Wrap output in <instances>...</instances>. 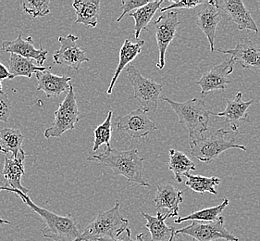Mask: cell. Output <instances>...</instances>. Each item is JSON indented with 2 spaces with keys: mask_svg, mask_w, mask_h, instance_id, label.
I'll return each mask as SVG.
<instances>
[{
  "mask_svg": "<svg viewBox=\"0 0 260 241\" xmlns=\"http://www.w3.org/2000/svg\"><path fill=\"white\" fill-rule=\"evenodd\" d=\"M26 158V153L21 152L17 157L10 158L5 156V163L3 168V177L6 181L7 188L20 190L22 193L27 194L29 189H25L21 185V178L25 173L24 171V160Z\"/></svg>",
  "mask_w": 260,
  "mask_h": 241,
  "instance_id": "obj_19",
  "label": "cell"
},
{
  "mask_svg": "<svg viewBox=\"0 0 260 241\" xmlns=\"http://www.w3.org/2000/svg\"><path fill=\"white\" fill-rule=\"evenodd\" d=\"M87 161H96L110 168L115 175H122L131 183L141 187H150L144 177V158L140 157L136 148L120 152L112 147L100 153L92 155Z\"/></svg>",
  "mask_w": 260,
  "mask_h": 241,
  "instance_id": "obj_2",
  "label": "cell"
},
{
  "mask_svg": "<svg viewBox=\"0 0 260 241\" xmlns=\"http://www.w3.org/2000/svg\"><path fill=\"white\" fill-rule=\"evenodd\" d=\"M208 1L204 0H180V1H173L171 6H168L165 8H160V12H166V11H171L174 9H192L198 6L205 5L207 4Z\"/></svg>",
  "mask_w": 260,
  "mask_h": 241,
  "instance_id": "obj_32",
  "label": "cell"
},
{
  "mask_svg": "<svg viewBox=\"0 0 260 241\" xmlns=\"http://www.w3.org/2000/svg\"><path fill=\"white\" fill-rule=\"evenodd\" d=\"M141 215L146 218L145 226L150 233L151 241H176V229L172 226H168L165 223L166 214L158 212L156 216H153L141 210Z\"/></svg>",
  "mask_w": 260,
  "mask_h": 241,
  "instance_id": "obj_21",
  "label": "cell"
},
{
  "mask_svg": "<svg viewBox=\"0 0 260 241\" xmlns=\"http://www.w3.org/2000/svg\"><path fill=\"white\" fill-rule=\"evenodd\" d=\"M2 91V84H1V81H0V92Z\"/></svg>",
  "mask_w": 260,
  "mask_h": 241,
  "instance_id": "obj_39",
  "label": "cell"
},
{
  "mask_svg": "<svg viewBox=\"0 0 260 241\" xmlns=\"http://www.w3.org/2000/svg\"><path fill=\"white\" fill-rule=\"evenodd\" d=\"M80 118L78 104L74 94L73 84L70 85V89L65 99L59 104L55 111V119L53 126L44 132V136L47 139L51 137H59L65 132L72 131Z\"/></svg>",
  "mask_w": 260,
  "mask_h": 241,
  "instance_id": "obj_7",
  "label": "cell"
},
{
  "mask_svg": "<svg viewBox=\"0 0 260 241\" xmlns=\"http://www.w3.org/2000/svg\"><path fill=\"white\" fill-rule=\"evenodd\" d=\"M22 10L32 19L44 17L50 13L48 0H24L22 1Z\"/></svg>",
  "mask_w": 260,
  "mask_h": 241,
  "instance_id": "obj_31",
  "label": "cell"
},
{
  "mask_svg": "<svg viewBox=\"0 0 260 241\" xmlns=\"http://www.w3.org/2000/svg\"><path fill=\"white\" fill-rule=\"evenodd\" d=\"M216 51L231 55L235 63H239L242 68L259 69L260 47L248 38H243L232 49H216Z\"/></svg>",
  "mask_w": 260,
  "mask_h": 241,
  "instance_id": "obj_14",
  "label": "cell"
},
{
  "mask_svg": "<svg viewBox=\"0 0 260 241\" xmlns=\"http://www.w3.org/2000/svg\"><path fill=\"white\" fill-rule=\"evenodd\" d=\"M162 100L166 101L176 113L179 124L187 130L189 140L203 136L204 133L208 131L210 115L213 112L206 108L203 100L191 99L185 102H176L167 97H163Z\"/></svg>",
  "mask_w": 260,
  "mask_h": 241,
  "instance_id": "obj_3",
  "label": "cell"
},
{
  "mask_svg": "<svg viewBox=\"0 0 260 241\" xmlns=\"http://www.w3.org/2000/svg\"><path fill=\"white\" fill-rule=\"evenodd\" d=\"M78 40V37L73 35L58 37V42L61 46L53 54L54 63L78 71L83 63L90 62L85 51L79 46Z\"/></svg>",
  "mask_w": 260,
  "mask_h": 241,
  "instance_id": "obj_12",
  "label": "cell"
},
{
  "mask_svg": "<svg viewBox=\"0 0 260 241\" xmlns=\"http://www.w3.org/2000/svg\"><path fill=\"white\" fill-rule=\"evenodd\" d=\"M11 102L7 93L3 91L0 92V122L8 123V120L11 116Z\"/></svg>",
  "mask_w": 260,
  "mask_h": 241,
  "instance_id": "obj_34",
  "label": "cell"
},
{
  "mask_svg": "<svg viewBox=\"0 0 260 241\" xmlns=\"http://www.w3.org/2000/svg\"><path fill=\"white\" fill-rule=\"evenodd\" d=\"M183 201L182 190H177L172 185L163 184L157 186L154 202L157 210L167 209V219L171 217H179L180 204Z\"/></svg>",
  "mask_w": 260,
  "mask_h": 241,
  "instance_id": "obj_18",
  "label": "cell"
},
{
  "mask_svg": "<svg viewBox=\"0 0 260 241\" xmlns=\"http://www.w3.org/2000/svg\"><path fill=\"white\" fill-rule=\"evenodd\" d=\"M120 202L116 201L111 209L100 213L73 241H99L104 237L119 236L129 226V220L120 215Z\"/></svg>",
  "mask_w": 260,
  "mask_h": 241,
  "instance_id": "obj_4",
  "label": "cell"
},
{
  "mask_svg": "<svg viewBox=\"0 0 260 241\" xmlns=\"http://www.w3.org/2000/svg\"><path fill=\"white\" fill-rule=\"evenodd\" d=\"M1 191L15 193L18 197H20L24 204H26L34 213L41 217L46 223V226L41 229L44 237L49 238L51 241H73L81 235L80 225L71 214L61 216L45 208H41L37 206L28 195L22 193L20 190L0 186V192Z\"/></svg>",
  "mask_w": 260,
  "mask_h": 241,
  "instance_id": "obj_1",
  "label": "cell"
},
{
  "mask_svg": "<svg viewBox=\"0 0 260 241\" xmlns=\"http://www.w3.org/2000/svg\"><path fill=\"white\" fill-rule=\"evenodd\" d=\"M144 45H145L144 40H138L136 43L131 42L129 39L125 40L122 47L120 48V59H119L118 67L116 68L114 75L111 79L109 89L107 91L108 94L110 95L112 93L113 87L121 72L131 62H133L140 54L141 49Z\"/></svg>",
  "mask_w": 260,
  "mask_h": 241,
  "instance_id": "obj_23",
  "label": "cell"
},
{
  "mask_svg": "<svg viewBox=\"0 0 260 241\" xmlns=\"http://www.w3.org/2000/svg\"><path fill=\"white\" fill-rule=\"evenodd\" d=\"M221 18L222 14L215 4V1H208V3L205 4L203 9H201L197 15V24L208 37L211 52H215L214 45L216 30L219 21H221Z\"/></svg>",
  "mask_w": 260,
  "mask_h": 241,
  "instance_id": "obj_17",
  "label": "cell"
},
{
  "mask_svg": "<svg viewBox=\"0 0 260 241\" xmlns=\"http://www.w3.org/2000/svg\"><path fill=\"white\" fill-rule=\"evenodd\" d=\"M230 200L226 197L220 204L214 206L211 208H206L203 210H197L185 217H178L174 220L175 224H181L186 221H199V222H215L219 218L220 214L225 210V208L229 205Z\"/></svg>",
  "mask_w": 260,
  "mask_h": 241,
  "instance_id": "obj_29",
  "label": "cell"
},
{
  "mask_svg": "<svg viewBox=\"0 0 260 241\" xmlns=\"http://www.w3.org/2000/svg\"><path fill=\"white\" fill-rule=\"evenodd\" d=\"M234 65V59L230 58L224 61L223 63L206 69L202 74V77L197 82V84L201 88L200 95L205 97L212 91L227 89L228 84H231L229 75L233 74Z\"/></svg>",
  "mask_w": 260,
  "mask_h": 241,
  "instance_id": "obj_10",
  "label": "cell"
},
{
  "mask_svg": "<svg viewBox=\"0 0 260 241\" xmlns=\"http://www.w3.org/2000/svg\"><path fill=\"white\" fill-rule=\"evenodd\" d=\"M116 127L118 131L129 135L133 139L144 138L157 129L155 123L143 109H136L127 115L119 116Z\"/></svg>",
  "mask_w": 260,
  "mask_h": 241,
  "instance_id": "obj_11",
  "label": "cell"
},
{
  "mask_svg": "<svg viewBox=\"0 0 260 241\" xmlns=\"http://www.w3.org/2000/svg\"><path fill=\"white\" fill-rule=\"evenodd\" d=\"M148 2L149 1H147V0H122L121 1L122 12L120 17L116 20V22H120L127 13H131L132 11L137 10L141 7L146 5Z\"/></svg>",
  "mask_w": 260,
  "mask_h": 241,
  "instance_id": "obj_33",
  "label": "cell"
},
{
  "mask_svg": "<svg viewBox=\"0 0 260 241\" xmlns=\"http://www.w3.org/2000/svg\"><path fill=\"white\" fill-rule=\"evenodd\" d=\"M168 165L177 183H182L183 176L196 170V164L186 154L173 148L169 152Z\"/></svg>",
  "mask_w": 260,
  "mask_h": 241,
  "instance_id": "obj_24",
  "label": "cell"
},
{
  "mask_svg": "<svg viewBox=\"0 0 260 241\" xmlns=\"http://www.w3.org/2000/svg\"><path fill=\"white\" fill-rule=\"evenodd\" d=\"M175 235H185L198 241H239L237 236L227 230L222 216H219V219L215 222L192 221L189 226L176 229Z\"/></svg>",
  "mask_w": 260,
  "mask_h": 241,
  "instance_id": "obj_8",
  "label": "cell"
},
{
  "mask_svg": "<svg viewBox=\"0 0 260 241\" xmlns=\"http://www.w3.org/2000/svg\"><path fill=\"white\" fill-rule=\"evenodd\" d=\"M230 131L220 128L209 136H201L189 140L190 153L204 163H211L219 157L220 154L230 148H238L246 152V147L235 144L234 138L227 140L225 137Z\"/></svg>",
  "mask_w": 260,
  "mask_h": 241,
  "instance_id": "obj_5",
  "label": "cell"
},
{
  "mask_svg": "<svg viewBox=\"0 0 260 241\" xmlns=\"http://www.w3.org/2000/svg\"><path fill=\"white\" fill-rule=\"evenodd\" d=\"M180 21L178 20L176 11L163 12L156 21L153 22V29L155 32L157 48H158V63L156 67L162 70L165 67V56L169 46L177 35Z\"/></svg>",
  "mask_w": 260,
  "mask_h": 241,
  "instance_id": "obj_9",
  "label": "cell"
},
{
  "mask_svg": "<svg viewBox=\"0 0 260 241\" xmlns=\"http://www.w3.org/2000/svg\"><path fill=\"white\" fill-rule=\"evenodd\" d=\"M36 77L38 82L37 91H43L47 99L57 98L59 95L70 89L72 77L57 76L48 71L37 72Z\"/></svg>",
  "mask_w": 260,
  "mask_h": 241,
  "instance_id": "obj_20",
  "label": "cell"
},
{
  "mask_svg": "<svg viewBox=\"0 0 260 241\" xmlns=\"http://www.w3.org/2000/svg\"><path fill=\"white\" fill-rule=\"evenodd\" d=\"M145 236H146V235L144 234V233H141V234H138L137 235V241H145Z\"/></svg>",
  "mask_w": 260,
  "mask_h": 241,
  "instance_id": "obj_37",
  "label": "cell"
},
{
  "mask_svg": "<svg viewBox=\"0 0 260 241\" xmlns=\"http://www.w3.org/2000/svg\"><path fill=\"white\" fill-rule=\"evenodd\" d=\"M9 66L11 79L15 78L17 76H24L27 78H31V75L37 74V72H45L51 68L37 66L35 64L34 59L23 58L16 54H11V57L9 59Z\"/></svg>",
  "mask_w": 260,
  "mask_h": 241,
  "instance_id": "obj_25",
  "label": "cell"
},
{
  "mask_svg": "<svg viewBox=\"0 0 260 241\" xmlns=\"http://www.w3.org/2000/svg\"><path fill=\"white\" fill-rule=\"evenodd\" d=\"M0 50L34 59L37 62L38 66H43V63L47 61L48 53L42 47L39 49L36 48L31 37H28L27 40H23L21 35L17 37L14 41H3Z\"/></svg>",
  "mask_w": 260,
  "mask_h": 241,
  "instance_id": "obj_15",
  "label": "cell"
},
{
  "mask_svg": "<svg viewBox=\"0 0 260 241\" xmlns=\"http://www.w3.org/2000/svg\"><path fill=\"white\" fill-rule=\"evenodd\" d=\"M112 115L113 111H110L107 119L102 125L98 126L94 131V141L93 152L99 150L101 145L105 144L108 148H110V139L112 135Z\"/></svg>",
  "mask_w": 260,
  "mask_h": 241,
  "instance_id": "obj_30",
  "label": "cell"
},
{
  "mask_svg": "<svg viewBox=\"0 0 260 241\" xmlns=\"http://www.w3.org/2000/svg\"><path fill=\"white\" fill-rule=\"evenodd\" d=\"M243 93L237 92L234 100H227L226 108L223 111L219 113H214L212 115L224 118L225 123H229L233 131H237L239 127V123H250V117L247 113V110L253 100L244 102L242 100Z\"/></svg>",
  "mask_w": 260,
  "mask_h": 241,
  "instance_id": "obj_16",
  "label": "cell"
},
{
  "mask_svg": "<svg viewBox=\"0 0 260 241\" xmlns=\"http://www.w3.org/2000/svg\"><path fill=\"white\" fill-rule=\"evenodd\" d=\"M215 4L218 7L221 14H225L227 21L237 24L240 31L250 30L258 33L256 25L250 11L247 10L241 0H216Z\"/></svg>",
  "mask_w": 260,
  "mask_h": 241,
  "instance_id": "obj_13",
  "label": "cell"
},
{
  "mask_svg": "<svg viewBox=\"0 0 260 241\" xmlns=\"http://www.w3.org/2000/svg\"><path fill=\"white\" fill-rule=\"evenodd\" d=\"M24 136L18 129L4 128L0 130V152L8 154L11 152L12 156L15 158L24 152L22 149V142Z\"/></svg>",
  "mask_w": 260,
  "mask_h": 241,
  "instance_id": "obj_27",
  "label": "cell"
},
{
  "mask_svg": "<svg viewBox=\"0 0 260 241\" xmlns=\"http://www.w3.org/2000/svg\"><path fill=\"white\" fill-rule=\"evenodd\" d=\"M126 74L134 88V98L140 102L142 109L146 112L156 111L163 85L144 77L134 65L127 67Z\"/></svg>",
  "mask_w": 260,
  "mask_h": 241,
  "instance_id": "obj_6",
  "label": "cell"
},
{
  "mask_svg": "<svg viewBox=\"0 0 260 241\" xmlns=\"http://www.w3.org/2000/svg\"><path fill=\"white\" fill-rule=\"evenodd\" d=\"M5 79H10L11 80V75L9 69L6 67L3 63L0 62V81L5 80Z\"/></svg>",
  "mask_w": 260,
  "mask_h": 241,
  "instance_id": "obj_36",
  "label": "cell"
},
{
  "mask_svg": "<svg viewBox=\"0 0 260 241\" xmlns=\"http://www.w3.org/2000/svg\"><path fill=\"white\" fill-rule=\"evenodd\" d=\"M163 0L159 1H149L146 5L141 7L136 11L131 12L129 16L135 19V37L138 41L140 37L141 32L147 28V25L150 23L151 20L156 14L157 10L160 8Z\"/></svg>",
  "mask_w": 260,
  "mask_h": 241,
  "instance_id": "obj_26",
  "label": "cell"
},
{
  "mask_svg": "<svg viewBox=\"0 0 260 241\" xmlns=\"http://www.w3.org/2000/svg\"><path fill=\"white\" fill-rule=\"evenodd\" d=\"M3 224H5V225H11V222L0 218V225H3Z\"/></svg>",
  "mask_w": 260,
  "mask_h": 241,
  "instance_id": "obj_38",
  "label": "cell"
},
{
  "mask_svg": "<svg viewBox=\"0 0 260 241\" xmlns=\"http://www.w3.org/2000/svg\"><path fill=\"white\" fill-rule=\"evenodd\" d=\"M100 0H75L73 7L76 12L75 23L95 28L100 13Z\"/></svg>",
  "mask_w": 260,
  "mask_h": 241,
  "instance_id": "obj_22",
  "label": "cell"
},
{
  "mask_svg": "<svg viewBox=\"0 0 260 241\" xmlns=\"http://www.w3.org/2000/svg\"><path fill=\"white\" fill-rule=\"evenodd\" d=\"M187 177L186 186L193 192H197L199 194H204L208 192L210 194L217 195L218 191L216 188L220 183V178L217 176H203V175H196L188 173L185 175Z\"/></svg>",
  "mask_w": 260,
  "mask_h": 241,
  "instance_id": "obj_28",
  "label": "cell"
},
{
  "mask_svg": "<svg viewBox=\"0 0 260 241\" xmlns=\"http://www.w3.org/2000/svg\"><path fill=\"white\" fill-rule=\"evenodd\" d=\"M99 241H137L132 238V232L131 229L128 227L126 228L121 234L119 236H114V237H104L101 238Z\"/></svg>",
  "mask_w": 260,
  "mask_h": 241,
  "instance_id": "obj_35",
  "label": "cell"
}]
</instances>
